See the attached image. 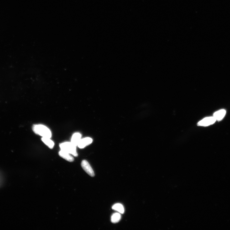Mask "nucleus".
<instances>
[{"label": "nucleus", "mask_w": 230, "mask_h": 230, "mask_svg": "<svg viewBox=\"0 0 230 230\" xmlns=\"http://www.w3.org/2000/svg\"><path fill=\"white\" fill-rule=\"evenodd\" d=\"M41 140L50 149H52L53 147L54 143L53 141L50 140V138L43 137Z\"/></svg>", "instance_id": "1a4fd4ad"}, {"label": "nucleus", "mask_w": 230, "mask_h": 230, "mask_svg": "<svg viewBox=\"0 0 230 230\" xmlns=\"http://www.w3.org/2000/svg\"><path fill=\"white\" fill-rule=\"evenodd\" d=\"M3 182V177L2 176V175L1 174V173H0V185L2 184V183Z\"/></svg>", "instance_id": "f8f14e48"}, {"label": "nucleus", "mask_w": 230, "mask_h": 230, "mask_svg": "<svg viewBox=\"0 0 230 230\" xmlns=\"http://www.w3.org/2000/svg\"><path fill=\"white\" fill-rule=\"evenodd\" d=\"M121 219V215L118 213L113 214L111 218V221L113 223L115 224L118 222Z\"/></svg>", "instance_id": "9b49d317"}, {"label": "nucleus", "mask_w": 230, "mask_h": 230, "mask_svg": "<svg viewBox=\"0 0 230 230\" xmlns=\"http://www.w3.org/2000/svg\"><path fill=\"white\" fill-rule=\"evenodd\" d=\"M214 117H210L204 118L198 123L199 126H207L212 125L216 121Z\"/></svg>", "instance_id": "20e7f679"}, {"label": "nucleus", "mask_w": 230, "mask_h": 230, "mask_svg": "<svg viewBox=\"0 0 230 230\" xmlns=\"http://www.w3.org/2000/svg\"><path fill=\"white\" fill-rule=\"evenodd\" d=\"M112 209L118 211L120 214H123L125 212V209L122 204L120 203L116 204L112 207Z\"/></svg>", "instance_id": "9d476101"}, {"label": "nucleus", "mask_w": 230, "mask_h": 230, "mask_svg": "<svg viewBox=\"0 0 230 230\" xmlns=\"http://www.w3.org/2000/svg\"><path fill=\"white\" fill-rule=\"evenodd\" d=\"M81 135L79 133H74L72 136L71 142L74 145L77 146L81 139Z\"/></svg>", "instance_id": "6e6552de"}, {"label": "nucleus", "mask_w": 230, "mask_h": 230, "mask_svg": "<svg viewBox=\"0 0 230 230\" xmlns=\"http://www.w3.org/2000/svg\"><path fill=\"white\" fill-rule=\"evenodd\" d=\"M60 147L61 150L66 152L75 157L78 156V153L76 151V146L71 142H65L61 143L60 145Z\"/></svg>", "instance_id": "f03ea898"}, {"label": "nucleus", "mask_w": 230, "mask_h": 230, "mask_svg": "<svg viewBox=\"0 0 230 230\" xmlns=\"http://www.w3.org/2000/svg\"><path fill=\"white\" fill-rule=\"evenodd\" d=\"M59 155L62 158L67 160V161L72 162L74 161V158L69 153L64 151L61 150L59 152Z\"/></svg>", "instance_id": "423d86ee"}, {"label": "nucleus", "mask_w": 230, "mask_h": 230, "mask_svg": "<svg viewBox=\"0 0 230 230\" xmlns=\"http://www.w3.org/2000/svg\"><path fill=\"white\" fill-rule=\"evenodd\" d=\"M81 166L83 169L89 176L92 177L94 176V171L90 164L87 160H83L81 163Z\"/></svg>", "instance_id": "7ed1b4c3"}, {"label": "nucleus", "mask_w": 230, "mask_h": 230, "mask_svg": "<svg viewBox=\"0 0 230 230\" xmlns=\"http://www.w3.org/2000/svg\"><path fill=\"white\" fill-rule=\"evenodd\" d=\"M93 141L92 139L90 137H85L82 139H81L79 142L77 146L80 148H83L92 143Z\"/></svg>", "instance_id": "39448f33"}, {"label": "nucleus", "mask_w": 230, "mask_h": 230, "mask_svg": "<svg viewBox=\"0 0 230 230\" xmlns=\"http://www.w3.org/2000/svg\"><path fill=\"white\" fill-rule=\"evenodd\" d=\"M226 114V110L224 109H222L215 112L213 117L216 120H221L224 117Z\"/></svg>", "instance_id": "0eeeda50"}, {"label": "nucleus", "mask_w": 230, "mask_h": 230, "mask_svg": "<svg viewBox=\"0 0 230 230\" xmlns=\"http://www.w3.org/2000/svg\"><path fill=\"white\" fill-rule=\"evenodd\" d=\"M33 130L36 134L43 137L51 138L52 134L51 130L45 125H34L32 127Z\"/></svg>", "instance_id": "f257e3e1"}]
</instances>
